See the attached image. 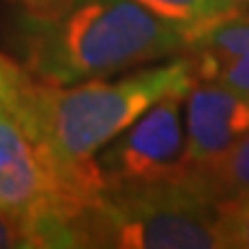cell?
<instances>
[{
	"label": "cell",
	"instance_id": "obj_1",
	"mask_svg": "<svg viewBox=\"0 0 249 249\" xmlns=\"http://www.w3.org/2000/svg\"><path fill=\"white\" fill-rule=\"evenodd\" d=\"M192 60L139 67L120 79H90L53 86L35 79L17 62L0 55V104L21 129L60 166L86 171L111 139L173 90L194 83Z\"/></svg>",
	"mask_w": 249,
	"mask_h": 249
},
{
	"label": "cell",
	"instance_id": "obj_2",
	"mask_svg": "<svg viewBox=\"0 0 249 249\" xmlns=\"http://www.w3.org/2000/svg\"><path fill=\"white\" fill-rule=\"evenodd\" d=\"M23 70L53 86L108 79L187 53V37L134 0H67L18 23Z\"/></svg>",
	"mask_w": 249,
	"mask_h": 249
},
{
	"label": "cell",
	"instance_id": "obj_3",
	"mask_svg": "<svg viewBox=\"0 0 249 249\" xmlns=\"http://www.w3.org/2000/svg\"><path fill=\"white\" fill-rule=\"evenodd\" d=\"M219 198L201 173L182 178L107 187L76 222V247L222 249Z\"/></svg>",
	"mask_w": 249,
	"mask_h": 249
},
{
	"label": "cell",
	"instance_id": "obj_4",
	"mask_svg": "<svg viewBox=\"0 0 249 249\" xmlns=\"http://www.w3.org/2000/svg\"><path fill=\"white\" fill-rule=\"evenodd\" d=\"M187 90L157 99L95 155L104 189L182 178L192 171L182 120Z\"/></svg>",
	"mask_w": 249,
	"mask_h": 249
},
{
	"label": "cell",
	"instance_id": "obj_5",
	"mask_svg": "<svg viewBox=\"0 0 249 249\" xmlns=\"http://www.w3.org/2000/svg\"><path fill=\"white\" fill-rule=\"evenodd\" d=\"M187 157L205 166L249 132V95L219 81L196 79L185 97Z\"/></svg>",
	"mask_w": 249,
	"mask_h": 249
},
{
	"label": "cell",
	"instance_id": "obj_6",
	"mask_svg": "<svg viewBox=\"0 0 249 249\" xmlns=\"http://www.w3.org/2000/svg\"><path fill=\"white\" fill-rule=\"evenodd\" d=\"M185 55L194 79L219 81L249 95V5L203 30Z\"/></svg>",
	"mask_w": 249,
	"mask_h": 249
},
{
	"label": "cell",
	"instance_id": "obj_7",
	"mask_svg": "<svg viewBox=\"0 0 249 249\" xmlns=\"http://www.w3.org/2000/svg\"><path fill=\"white\" fill-rule=\"evenodd\" d=\"M134 2H139L157 18L178 28L189 44L203 30L235 12V9L226 7L222 0H134Z\"/></svg>",
	"mask_w": 249,
	"mask_h": 249
},
{
	"label": "cell",
	"instance_id": "obj_8",
	"mask_svg": "<svg viewBox=\"0 0 249 249\" xmlns=\"http://www.w3.org/2000/svg\"><path fill=\"white\" fill-rule=\"evenodd\" d=\"M194 169L201 173L205 187L219 201L249 192V132L233 143L222 157Z\"/></svg>",
	"mask_w": 249,
	"mask_h": 249
},
{
	"label": "cell",
	"instance_id": "obj_9",
	"mask_svg": "<svg viewBox=\"0 0 249 249\" xmlns=\"http://www.w3.org/2000/svg\"><path fill=\"white\" fill-rule=\"evenodd\" d=\"M217 229L222 249H249V192L219 201Z\"/></svg>",
	"mask_w": 249,
	"mask_h": 249
},
{
	"label": "cell",
	"instance_id": "obj_10",
	"mask_svg": "<svg viewBox=\"0 0 249 249\" xmlns=\"http://www.w3.org/2000/svg\"><path fill=\"white\" fill-rule=\"evenodd\" d=\"M0 247H28L26 231L17 217L0 208Z\"/></svg>",
	"mask_w": 249,
	"mask_h": 249
},
{
	"label": "cell",
	"instance_id": "obj_11",
	"mask_svg": "<svg viewBox=\"0 0 249 249\" xmlns=\"http://www.w3.org/2000/svg\"><path fill=\"white\" fill-rule=\"evenodd\" d=\"M18 5H23L26 12H33V14H42V12H51V9L65 5L67 0H14Z\"/></svg>",
	"mask_w": 249,
	"mask_h": 249
},
{
	"label": "cell",
	"instance_id": "obj_12",
	"mask_svg": "<svg viewBox=\"0 0 249 249\" xmlns=\"http://www.w3.org/2000/svg\"><path fill=\"white\" fill-rule=\"evenodd\" d=\"M222 2L226 5V7L235 9V12H238V9H245L249 5V0H222Z\"/></svg>",
	"mask_w": 249,
	"mask_h": 249
},
{
	"label": "cell",
	"instance_id": "obj_13",
	"mask_svg": "<svg viewBox=\"0 0 249 249\" xmlns=\"http://www.w3.org/2000/svg\"><path fill=\"white\" fill-rule=\"evenodd\" d=\"M0 108H2V104H0Z\"/></svg>",
	"mask_w": 249,
	"mask_h": 249
}]
</instances>
